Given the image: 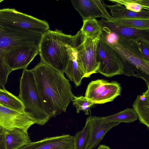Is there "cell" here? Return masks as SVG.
Here are the masks:
<instances>
[{"mask_svg":"<svg viewBox=\"0 0 149 149\" xmlns=\"http://www.w3.org/2000/svg\"><path fill=\"white\" fill-rule=\"evenodd\" d=\"M32 70L46 113L51 118L65 113L75 96L69 80L64 73L41 61Z\"/></svg>","mask_w":149,"mask_h":149,"instance_id":"obj_1","label":"cell"},{"mask_svg":"<svg viewBox=\"0 0 149 149\" xmlns=\"http://www.w3.org/2000/svg\"><path fill=\"white\" fill-rule=\"evenodd\" d=\"M113 34L105 33L100 36L120 56L123 74L142 79L149 86V61L143 56L134 40Z\"/></svg>","mask_w":149,"mask_h":149,"instance_id":"obj_2","label":"cell"},{"mask_svg":"<svg viewBox=\"0 0 149 149\" xmlns=\"http://www.w3.org/2000/svg\"><path fill=\"white\" fill-rule=\"evenodd\" d=\"M77 36L63 33L56 29L42 35L39 46L41 61L64 73L70 59L68 45L74 46Z\"/></svg>","mask_w":149,"mask_h":149,"instance_id":"obj_3","label":"cell"},{"mask_svg":"<svg viewBox=\"0 0 149 149\" xmlns=\"http://www.w3.org/2000/svg\"><path fill=\"white\" fill-rule=\"evenodd\" d=\"M19 83L18 97L25 107L26 111L31 114L35 123L45 124L51 118L45 112L32 69H24Z\"/></svg>","mask_w":149,"mask_h":149,"instance_id":"obj_4","label":"cell"},{"mask_svg":"<svg viewBox=\"0 0 149 149\" xmlns=\"http://www.w3.org/2000/svg\"><path fill=\"white\" fill-rule=\"evenodd\" d=\"M0 26L18 31H27L42 35L49 29L48 23L14 8L0 9Z\"/></svg>","mask_w":149,"mask_h":149,"instance_id":"obj_5","label":"cell"},{"mask_svg":"<svg viewBox=\"0 0 149 149\" xmlns=\"http://www.w3.org/2000/svg\"><path fill=\"white\" fill-rule=\"evenodd\" d=\"M100 35L85 38L82 33H79L75 47L77 61L84 73V77H89L92 74L98 73L99 65L97 58V49Z\"/></svg>","mask_w":149,"mask_h":149,"instance_id":"obj_6","label":"cell"},{"mask_svg":"<svg viewBox=\"0 0 149 149\" xmlns=\"http://www.w3.org/2000/svg\"><path fill=\"white\" fill-rule=\"evenodd\" d=\"M42 35L27 31H18L0 26V68L7 65L5 53L16 47L30 42L39 45Z\"/></svg>","mask_w":149,"mask_h":149,"instance_id":"obj_7","label":"cell"},{"mask_svg":"<svg viewBox=\"0 0 149 149\" xmlns=\"http://www.w3.org/2000/svg\"><path fill=\"white\" fill-rule=\"evenodd\" d=\"M97 58L99 66L97 71L107 77L123 74V65L118 54L100 36Z\"/></svg>","mask_w":149,"mask_h":149,"instance_id":"obj_8","label":"cell"},{"mask_svg":"<svg viewBox=\"0 0 149 149\" xmlns=\"http://www.w3.org/2000/svg\"><path fill=\"white\" fill-rule=\"evenodd\" d=\"M121 91L120 85L117 82L98 79L89 83L85 96L95 104H103L112 102L120 94Z\"/></svg>","mask_w":149,"mask_h":149,"instance_id":"obj_9","label":"cell"},{"mask_svg":"<svg viewBox=\"0 0 149 149\" xmlns=\"http://www.w3.org/2000/svg\"><path fill=\"white\" fill-rule=\"evenodd\" d=\"M39 46L35 42H30L14 47L5 53L6 63L12 71L26 69L39 54Z\"/></svg>","mask_w":149,"mask_h":149,"instance_id":"obj_10","label":"cell"},{"mask_svg":"<svg viewBox=\"0 0 149 149\" xmlns=\"http://www.w3.org/2000/svg\"><path fill=\"white\" fill-rule=\"evenodd\" d=\"M33 118L29 112H22L0 104V127L3 130L17 128L27 132L35 124Z\"/></svg>","mask_w":149,"mask_h":149,"instance_id":"obj_11","label":"cell"},{"mask_svg":"<svg viewBox=\"0 0 149 149\" xmlns=\"http://www.w3.org/2000/svg\"><path fill=\"white\" fill-rule=\"evenodd\" d=\"M71 1L83 20L102 17L109 20L111 18L103 0H72Z\"/></svg>","mask_w":149,"mask_h":149,"instance_id":"obj_12","label":"cell"},{"mask_svg":"<svg viewBox=\"0 0 149 149\" xmlns=\"http://www.w3.org/2000/svg\"><path fill=\"white\" fill-rule=\"evenodd\" d=\"M90 125L88 141L85 149H94L97 147L107 132L120 123L105 121L103 116H90L86 120Z\"/></svg>","mask_w":149,"mask_h":149,"instance_id":"obj_13","label":"cell"},{"mask_svg":"<svg viewBox=\"0 0 149 149\" xmlns=\"http://www.w3.org/2000/svg\"><path fill=\"white\" fill-rule=\"evenodd\" d=\"M73 139L74 136L63 134L31 142L18 149H74Z\"/></svg>","mask_w":149,"mask_h":149,"instance_id":"obj_14","label":"cell"},{"mask_svg":"<svg viewBox=\"0 0 149 149\" xmlns=\"http://www.w3.org/2000/svg\"><path fill=\"white\" fill-rule=\"evenodd\" d=\"M98 21L102 31L106 33H113L120 37L133 40L139 38L149 40V29H139L117 25L108 22L103 18Z\"/></svg>","mask_w":149,"mask_h":149,"instance_id":"obj_15","label":"cell"},{"mask_svg":"<svg viewBox=\"0 0 149 149\" xmlns=\"http://www.w3.org/2000/svg\"><path fill=\"white\" fill-rule=\"evenodd\" d=\"M75 47L74 46H67L70 59L64 73L70 80L74 83L76 87H78L80 86L82 80L84 77L85 74L77 63Z\"/></svg>","mask_w":149,"mask_h":149,"instance_id":"obj_16","label":"cell"},{"mask_svg":"<svg viewBox=\"0 0 149 149\" xmlns=\"http://www.w3.org/2000/svg\"><path fill=\"white\" fill-rule=\"evenodd\" d=\"M4 131L7 149H18L31 142L28 132L20 129L15 128Z\"/></svg>","mask_w":149,"mask_h":149,"instance_id":"obj_17","label":"cell"},{"mask_svg":"<svg viewBox=\"0 0 149 149\" xmlns=\"http://www.w3.org/2000/svg\"><path fill=\"white\" fill-rule=\"evenodd\" d=\"M141 95H138L132 107L136 113L140 123L149 128V86Z\"/></svg>","mask_w":149,"mask_h":149,"instance_id":"obj_18","label":"cell"},{"mask_svg":"<svg viewBox=\"0 0 149 149\" xmlns=\"http://www.w3.org/2000/svg\"><path fill=\"white\" fill-rule=\"evenodd\" d=\"M105 6L109 9L112 18L149 19V10H143L137 13L130 10L123 5L117 3L112 5L105 4Z\"/></svg>","mask_w":149,"mask_h":149,"instance_id":"obj_19","label":"cell"},{"mask_svg":"<svg viewBox=\"0 0 149 149\" xmlns=\"http://www.w3.org/2000/svg\"><path fill=\"white\" fill-rule=\"evenodd\" d=\"M0 104L7 107L22 112L26 111V108L19 99L5 88H0Z\"/></svg>","mask_w":149,"mask_h":149,"instance_id":"obj_20","label":"cell"},{"mask_svg":"<svg viewBox=\"0 0 149 149\" xmlns=\"http://www.w3.org/2000/svg\"><path fill=\"white\" fill-rule=\"evenodd\" d=\"M107 21L109 22L117 25L139 29H149V19L111 18L109 20Z\"/></svg>","mask_w":149,"mask_h":149,"instance_id":"obj_21","label":"cell"},{"mask_svg":"<svg viewBox=\"0 0 149 149\" xmlns=\"http://www.w3.org/2000/svg\"><path fill=\"white\" fill-rule=\"evenodd\" d=\"M103 118L108 122L130 123L137 120L138 116L133 109L127 108L114 114L103 116Z\"/></svg>","mask_w":149,"mask_h":149,"instance_id":"obj_22","label":"cell"},{"mask_svg":"<svg viewBox=\"0 0 149 149\" xmlns=\"http://www.w3.org/2000/svg\"><path fill=\"white\" fill-rule=\"evenodd\" d=\"M80 31L85 38H94L99 35L102 30L98 21L94 19L83 20Z\"/></svg>","mask_w":149,"mask_h":149,"instance_id":"obj_23","label":"cell"},{"mask_svg":"<svg viewBox=\"0 0 149 149\" xmlns=\"http://www.w3.org/2000/svg\"><path fill=\"white\" fill-rule=\"evenodd\" d=\"M115 3L121 4L127 9L135 12L149 10V0H109Z\"/></svg>","mask_w":149,"mask_h":149,"instance_id":"obj_24","label":"cell"},{"mask_svg":"<svg viewBox=\"0 0 149 149\" xmlns=\"http://www.w3.org/2000/svg\"><path fill=\"white\" fill-rule=\"evenodd\" d=\"M90 129V125L86 120L83 129L77 132L74 136V149H85L88 139Z\"/></svg>","mask_w":149,"mask_h":149,"instance_id":"obj_25","label":"cell"},{"mask_svg":"<svg viewBox=\"0 0 149 149\" xmlns=\"http://www.w3.org/2000/svg\"><path fill=\"white\" fill-rule=\"evenodd\" d=\"M73 105L75 107L77 112L78 113L81 111H83L86 115L89 114L90 107L95 104L85 96H75L72 101Z\"/></svg>","mask_w":149,"mask_h":149,"instance_id":"obj_26","label":"cell"},{"mask_svg":"<svg viewBox=\"0 0 149 149\" xmlns=\"http://www.w3.org/2000/svg\"><path fill=\"white\" fill-rule=\"evenodd\" d=\"M134 41L143 56L149 61V40L139 38Z\"/></svg>","mask_w":149,"mask_h":149,"instance_id":"obj_27","label":"cell"},{"mask_svg":"<svg viewBox=\"0 0 149 149\" xmlns=\"http://www.w3.org/2000/svg\"><path fill=\"white\" fill-rule=\"evenodd\" d=\"M0 149H7L5 133L3 130H0Z\"/></svg>","mask_w":149,"mask_h":149,"instance_id":"obj_28","label":"cell"},{"mask_svg":"<svg viewBox=\"0 0 149 149\" xmlns=\"http://www.w3.org/2000/svg\"><path fill=\"white\" fill-rule=\"evenodd\" d=\"M97 149H111V148L105 145H100Z\"/></svg>","mask_w":149,"mask_h":149,"instance_id":"obj_29","label":"cell"},{"mask_svg":"<svg viewBox=\"0 0 149 149\" xmlns=\"http://www.w3.org/2000/svg\"><path fill=\"white\" fill-rule=\"evenodd\" d=\"M3 1V0H0V3H1V2Z\"/></svg>","mask_w":149,"mask_h":149,"instance_id":"obj_30","label":"cell"},{"mask_svg":"<svg viewBox=\"0 0 149 149\" xmlns=\"http://www.w3.org/2000/svg\"><path fill=\"white\" fill-rule=\"evenodd\" d=\"M1 129V128L0 127V130Z\"/></svg>","mask_w":149,"mask_h":149,"instance_id":"obj_31","label":"cell"},{"mask_svg":"<svg viewBox=\"0 0 149 149\" xmlns=\"http://www.w3.org/2000/svg\"></svg>","mask_w":149,"mask_h":149,"instance_id":"obj_32","label":"cell"}]
</instances>
